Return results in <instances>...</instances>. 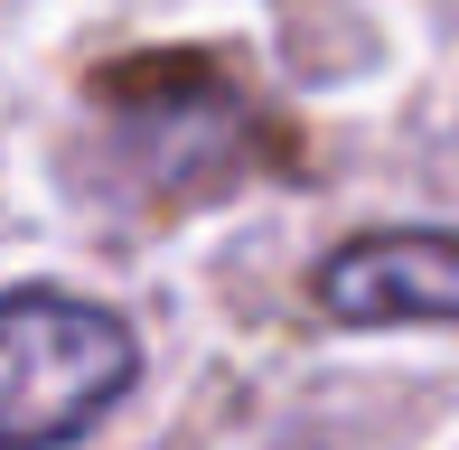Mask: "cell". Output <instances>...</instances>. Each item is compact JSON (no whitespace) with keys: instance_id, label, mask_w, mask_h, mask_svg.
Returning a JSON list of instances; mask_svg holds the SVG:
<instances>
[{"instance_id":"6da1fadb","label":"cell","mask_w":459,"mask_h":450,"mask_svg":"<svg viewBox=\"0 0 459 450\" xmlns=\"http://www.w3.org/2000/svg\"><path fill=\"white\" fill-rule=\"evenodd\" d=\"M141 376V338L103 300L10 291L0 300V450L85 441Z\"/></svg>"},{"instance_id":"7a4b0ae2","label":"cell","mask_w":459,"mask_h":450,"mask_svg":"<svg viewBox=\"0 0 459 450\" xmlns=\"http://www.w3.org/2000/svg\"><path fill=\"white\" fill-rule=\"evenodd\" d=\"M319 310L338 329H459V235L394 225L319 263Z\"/></svg>"}]
</instances>
